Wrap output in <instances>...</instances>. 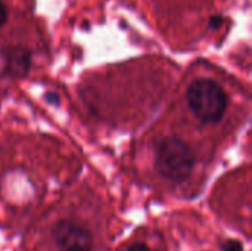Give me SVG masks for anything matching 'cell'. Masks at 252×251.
<instances>
[{
	"label": "cell",
	"mask_w": 252,
	"mask_h": 251,
	"mask_svg": "<svg viewBox=\"0 0 252 251\" xmlns=\"http://www.w3.org/2000/svg\"><path fill=\"white\" fill-rule=\"evenodd\" d=\"M195 161L190 145L177 136H165L155 145V167L162 178L174 183L190 178Z\"/></svg>",
	"instance_id": "6da1fadb"
},
{
	"label": "cell",
	"mask_w": 252,
	"mask_h": 251,
	"mask_svg": "<svg viewBox=\"0 0 252 251\" xmlns=\"http://www.w3.org/2000/svg\"><path fill=\"white\" fill-rule=\"evenodd\" d=\"M188 104L193 115L205 124L220 121L227 108L224 89L211 78H196L188 87Z\"/></svg>",
	"instance_id": "7a4b0ae2"
},
{
	"label": "cell",
	"mask_w": 252,
	"mask_h": 251,
	"mask_svg": "<svg viewBox=\"0 0 252 251\" xmlns=\"http://www.w3.org/2000/svg\"><path fill=\"white\" fill-rule=\"evenodd\" d=\"M53 238L63 251L75 247H92V237L89 231L71 220L59 222L53 229Z\"/></svg>",
	"instance_id": "3957f363"
},
{
	"label": "cell",
	"mask_w": 252,
	"mask_h": 251,
	"mask_svg": "<svg viewBox=\"0 0 252 251\" xmlns=\"http://www.w3.org/2000/svg\"><path fill=\"white\" fill-rule=\"evenodd\" d=\"M31 68V52L24 46H12L4 52V72L10 77L21 78Z\"/></svg>",
	"instance_id": "277c9868"
},
{
	"label": "cell",
	"mask_w": 252,
	"mask_h": 251,
	"mask_svg": "<svg viewBox=\"0 0 252 251\" xmlns=\"http://www.w3.org/2000/svg\"><path fill=\"white\" fill-rule=\"evenodd\" d=\"M221 251H244V246L238 240H229L223 244Z\"/></svg>",
	"instance_id": "5b68a950"
},
{
	"label": "cell",
	"mask_w": 252,
	"mask_h": 251,
	"mask_svg": "<svg viewBox=\"0 0 252 251\" xmlns=\"http://www.w3.org/2000/svg\"><path fill=\"white\" fill-rule=\"evenodd\" d=\"M221 24H223V18H221V16H213V18L210 19V28H213V30L220 28Z\"/></svg>",
	"instance_id": "8992f818"
},
{
	"label": "cell",
	"mask_w": 252,
	"mask_h": 251,
	"mask_svg": "<svg viewBox=\"0 0 252 251\" xmlns=\"http://www.w3.org/2000/svg\"><path fill=\"white\" fill-rule=\"evenodd\" d=\"M7 19V10H6V6L3 4V1L0 0V27L6 22Z\"/></svg>",
	"instance_id": "52a82bcc"
},
{
	"label": "cell",
	"mask_w": 252,
	"mask_h": 251,
	"mask_svg": "<svg viewBox=\"0 0 252 251\" xmlns=\"http://www.w3.org/2000/svg\"><path fill=\"white\" fill-rule=\"evenodd\" d=\"M128 251H151L149 250V247L148 246H145V244H142V243H136V244H133Z\"/></svg>",
	"instance_id": "ba28073f"
},
{
	"label": "cell",
	"mask_w": 252,
	"mask_h": 251,
	"mask_svg": "<svg viewBox=\"0 0 252 251\" xmlns=\"http://www.w3.org/2000/svg\"><path fill=\"white\" fill-rule=\"evenodd\" d=\"M66 251H93L92 247H75V249H69Z\"/></svg>",
	"instance_id": "9c48e42d"
}]
</instances>
